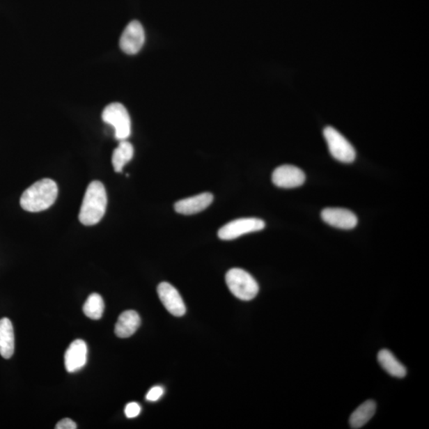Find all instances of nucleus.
<instances>
[{
	"mask_svg": "<svg viewBox=\"0 0 429 429\" xmlns=\"http://www.w3.org/2000/svg\"><path fill=\"white\" fill-rule=\"evenodd\" d=\"M58 194L56 182L52 179L45 178L33 184L22 194L20 205L27 212H42L54 204Z\"/></svg>",
	"mask_w": 429,
	"mask_h": 429,
	"instance_id": "f257e3e1",
	"label": "nucleus"
},
{
	"mask_svg": "<svg viewBox=\"0 0 429 429\" xmlns=\"http://www.w3.org/2000/svg\"><path fill=\"white\" fill-rule=\"evenodd\" d=\"M214 197L210 193H204L180 200L174 205V210L183 214H194L206 210L210 206Z\"/></svg>",
	"mask_w": 429,
	"mask_h": 429,
	"instance_id": "f8f14e48",
	"label": "nucleus"
},
{
	"mask_svg": "<svg viewBox=\"0 0 429 429\" xmlns=\"http://www.w3.org/2000/svg\"><path fill=\"white\" fill-rule=\"evenodd\" d=\"M107 205V196L104 185L98 180L90 183L79 213L81 223L86 226L98 224L104 216Z\"/></svg>",
	"mask_w": 429,
	"mask_h": 429,
	"instance_id": "f03ea898",
	"label": "nucleus"
},
{
	"mask_svg": "<svg viewBox=\"0 0 429 429\" xmlns=\"http://www.w3.org/2000/svg\"><path fill=\"white\" fill-rule=\"evenodd\" d=\"M157 295H159L163 306L174 317L180 318L185 314L186 308L183 299L171 284L168 283V282H162L157 286Z\"/></svg>",
	"mask_w": 429,
	"mask_h": 429,
	"instance_id": "1a4fd4ad",
	"label": "nucleus"
},
{
	"mask_svg": "<svg viewBox=\"0 0 429 429\" xmlns=\"http://www.w3.org/2000/svg\"><path fill=\"white\" fill-rule=\"evenodd\" d=\"M104 302L98 293H92L83 306V312L90 319L100 320L104 312Z\"/></svg>",
	"mask_w": 429,
	"mask_h": 429,
	"instance_id": "a211bd4d",
	"label": "nucleus"
},
{
	"mask_svg": "<svg viewBox=\"0 0 429 429\" xmlns=\"http://www.w3.org/2000/svg\"><path fill=\"white\" fill-rule=\"evenodd\" d=\"M104 122L115 128V136L118 140H126L132 133V122L125 107L120 103L107 105L103 113Z\"/></svg>",
	"mask_w": 429,
	"mask_h": 429,
	"instance_id": "20e7f679",
	"label": "nucleus"
},
{
	"mask_svg": "<svg viewBox=\"0 0 429 429\" xmlns=\"http://www.w3.org/2000/svg\"><path fill=\"white\" fill-rule=\"evenodd\" d=\"M141 407L136 403H131L126 405L125 415L127 419H134L140 414Z\"/></svg>",
	"mask_w": 429,
	"mask_h": 429,
	"instance_id": "6ab92c4d",
	"label": "nucleus"
},
{
	"mask_svg": "<svg viewBox=\"0 0 429 429\" xmlns=\"http://www.w3.org/2000/svg\"><path fill=\"white\" fill-rule=\"evenodd\" d=\"M141 325V319L137 312L127 310L118 317L115 327L116 335L120 338H128L134 334Z\"/></svg>",
	"mask_w": 429,
	"mask_h": 429,
	"instance_id": "ddd939ff",
	"label": "nucleus"
},
{
	"mask_svg": "<svg viewBox=\"0 0 429 429\" xmlns=\"http://www.w3.org/2000/svg\"><path fill=\"white\" fill-rule=\"evenodd\" d=\"M87 343L82 340H76L71 343L65 354V369L69 373L81 370L87 363Z\"/></svg>",
	"mask_w": 429,
	"mask_h": 429,
	"instance_id": "9b49d317",
	"label": "nucleus"
},
{
	"mask_svg": "<svg viewBox=\"0 0 429 429\" xmlns=\"http://www.w3.org/2000/svg\"><path fill=\"white\" fill-rule=\"evenodd\" d=\"M321 218L326 224L336 228L350 230L358 224L357 217L352 212L340 208H327L321 212Z\"/></svg>",
	"mask_w": 429,
	"mask_h": 429,
	"instance_id": "9d476101",
	"label": "nucleus"
},
{
	"mask_svg": "<svg viewBox=\"0 0 429 429\" xmlns=\"http://www.w3.org/2000/svg\"><path fill=\"white\" fill-rule=\"evenodd\" d=\"M134 148L126 140L120 141V145L112 154V165L116 173H122L123 169L133 159Z\"/></svg>",
	"mask_w": 429,
	"mask_h": 429,
	"instance_id": "f3484780",
	"label": "nucleus"
},
{
	"mask_svg": "<svg viewBox=\"0 0 429 429\" xmlns=\"http://www.w3.org/2000/svg\"><path fill=\"white\" fill-rule=\"evenodd\" d=\"M56 429H76L77 425L75 421L70 419H65L63 420L60 421L58 424H56Z\"/></svg>",
	"mask_w": 429,
	"mask_h": 429,
	"instance_id": "412c9836",
	"label": "nucleus"
},
{
	"mask_svg": "<svg viewBox=\"0 0 429 429\" xmlns=\"http://www.w3.org/2000/svg\"><path fill=\"white\" fill-rule=\"evenodd\" d=\"M378 363L382 368L385 370L389 375L398 378H403L406 375L407 371L405 366L400 364L394 354L389 350H381L377 354Z\"/></svg>",
	"mask_w": 429,
	"mask_h": 429,
	"instance_id": "2eb2a0df",
	"label": "nucleus"
},
{
	"mask_svg": "<svg viewBox=\"0 0 429 429\" xmlns=\"http://www.w3.org/2000/svg\"><path fill=\"white\" fill-rule=\"evenodd\" d=\"M266 224L258 218H241L233 220L223 226L218 231V236L222 240H233L239 237L255 233L265 228Z\"/></svg>",
	"mask_w": 429,
	"mask_h": 429,
	"instance_id": "423d86ee",
	"label": "nucleus"
},
{
	"mask_svg": "<svg viewBox=\"0 0 429 429\" xmlns=\"http://www.w3.org/2000/svg\"><path fill=\"white\" fill-rule=\"evenodd\" d=\"M306 174L297 166H281L274 171L272 182L276 187L293 189L300 187L306 182Z\"/></svg>",
	"mask_w": 429,
	"mask_h": 429,
	"instance_id": "6e6552de",
	"label": "nucleus"
},
{
	"mask_svg": "<svg viewBox=\"0 0 429 429\" xmlns=\"http://www.w3.org/2000/svg\"><path fill=\"white\" fill-rule=\"evenodd\" d=\"M324 136L334 159L343 163H352L354 161L357 153L353 146L337 130L327 127L324 131Z\"/></svg>",
	"mask_w": 429,
	"mask_h": 429,
	"instance_id": "39448f33",
	"label": "nucleus"
},
{
	"mask_svg": "<svg viewBox=\"0 0 429 429\" xmlns=\"http://www.w3.org/2000/svg\"><path fill=\"white\" fill-rule=\"evenodd\" d=\"M164 393V389L161 387H155L151 388L146 394V400H149V402H156V400H159Z\"/></svg>",
	"mask_w": 429,
	"mask_h": 429,
	"instance_id": "aec40b11",
	"label": "nucleus"
},
{
	"mask_svg": "<svg viewBox=\"0 0 429 429\" xmlns=\"http://www.w3.org/2000/svg\"><path fill=\"white\" fill-rule=\"evenodd\" d=\"M376 403L374 400H366L355 410L350 416V426L352 428L358 429L363 428L375 414Z\"/></svg>",
	"mask_w": 429,
	"mask_h": 429,
	"instance_id": "dca6fc26",
	"label": "nucleus"
},
{
	"mask_svg": "<svg viewBox=\"0 0 429 429\" xmlns=\"http://www.w3.org/2000/svg\"><path fill=\"white\" fill-rule=\"evenodd\" d=\"M15 352V334L13 325L8 318L0 320V354L8 359Z\"/></svg>",
	"mask_w": 429,
	"mask_h": 429,
	"instance_id": "4468645a",
	"label": "nucleus"
},
{
	"mask_svg": "<svg viewBox=\"0 0 429 429\" xmlns=\"http://www.w3.org/2000/svg\"><path fill=\"white\" fill-rule=\"evenodd\" d=\"M145 42V31L143 26L139 21L134 20L124 29L120 46L123 52L127 54H136L143 48Z\"/></svg>",
	"mask_w": 429,
	"mask_h": 429,
	"instance_id": "0eeeda50",
	"label": "nucleus"
},
{
	"mask_svg": "<svg viewBox=\"0 0 429 429\" xmlns=\"http://www.w3.org/2000/svg\"><path fill=\"white\" fill-rule=\"evenodd\" d=\"M226 283L231 293L242 301H251L258 293L259 286L256 280L247 271L240 268L228 271L226 274Z\"/></svg>",
	"mask_w": 429,
	"mask_h": 429,
	"instance_id": "7ed1b4c3",
	"label": "nucleus"
}]
</instances>
